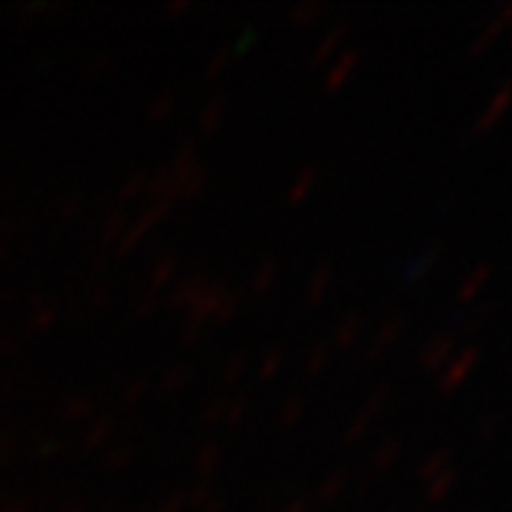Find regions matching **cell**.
<instances>
[{
  "mask_svg": "<svg viewBox=\"0 0 512 512\" xmlns=\"http://www.w3.org/2000/svg\"><path fill=\"white\" fill-rule=\"evenodd\" d=\"M171 205H174V200H154V205H148V211H143L131 225H126L123 237L117 239V256L131 254V251L148 237V231H151L157 222H163L165 217H168Z\"/></svg>",
  "mask_w": 512,
  "mask_h": 512,
  "instance_id": "6da1fadb",
  "label": "cell"
},
{
  "mask_svg": "<svg viewBox=\"0 0 512 512\" xmlns=\"http://www.w3.org/2000/svg\"><path fill=\"white\" fill-rule=\"evenodd\" d=\"M478 356H481L478 348H464V350H458V353H453V359L441 367L439 393H444V396H453L458 387L467 382V376L476 370Z\"/></svg>",
  "mask_w": 512,
  "mask_h": 512,
  "instance_id": "7a4b0ae2",
  "label": "cell"
},
{
  "mask_svg": "<svg viewBox=\"0 0 512 512\" xmlns=\"http://www.w3.org/2000/svg\"><path fill=\"white\" fill-rule=\"evenodd\" d=\"M228 293V285L220 282V279H208V285H205V291L200 293V299L188 308V316H185V322H194V325H202V322H208L214 311H217V305L222 302V296Z\"/></svg>",
  "mask_w": 512,
  "mask_h": 512,
  "instance_id": "3957f363",
  "label": "cell"
},
{
  "mask_svg": "<svg viewBox=\"0 0 512 512\" xmlns=\"http://www.w3.org/2000/svg\"><path fill=\"white\" fill-rule=\"evenodd\" d=\"M510 100H512V80H504L501 83V89L495 92V97L487 103V109L481 111V117L476 120V126H473V131L476 134H484V131H490V128L498 126V120L507 114V109H510Z\"/></svg>",
  "mask_w": 512,
  "mask_h": 512,
  "instance_id": "277c9868",
  "label": "cell"
},
{
  "mask_svg": "<svg viewBox=\"0 0 512 512\" xmlns=\"http://www.w3.org/2000/svg\"><path fill=\"white\" fill-rule=\"evenodd\" d=\"M359 60H362V55H359V49H345L342 55L336 57L333 63H330L328 69V77H325V89H328L330 94L339 92L345 83H348V77L353 72H356V66H359Z\"/></svg>",
  "mask_w": 512,
  "mask_h": 512,
  "instance_id": "5b68a950",
  "label": "cell"
},
{
  "mask_svg": "<svg viewBox=\"0 0 512 512\" xmlns=\"http://www.w3.org/2000/svg\"><path fill=\"white\" fill-rule=\"evenodd\" d=\"M205 285H208V279L202 274H191L185 276L183 282L171 291L168 296V305L174 308V311H188L197 299H200V293L205 291Z\"/></svg>",
  "mask_w": 512,
  "mask_h": 512,
  "instance_id": "8992f818",
  "label": "cell"
},
{
  "mask_svg": "<svg viewBox=\"0 0 512 512\" xmlns=\"http://www.w3.org/2000/svg\"><path fill=\"white\" fill-rule=\"evenodd\" d=\"M510 20H512V3H504V6L498 9V15H495V18L476 35L473 46H470V55H484V52H487V46L493 43L495 37L501 35V32L510 26Z\"/></svg>",
  "mask_w": 512,
  "mask_h": 512,
  "instance_id": "52a82bcc",
  "label": "cell"
},
{
  "mask_svg": "<svg viewBox=\"0 0 512 512\" xmlns=\"http://www.w3.org/2000/svg\"><path fill=\"white\" fill-rule=\"evenodd\" d=\"M453 350H456V342L453 336H436L427 342V348L421 350V367L424 370H441L453 359Z\"/></svg>",
  "mask_w": 512,
  "mask_h": 512,
  "instance_id": "ba28073f",
  "label": "cell"
},
{
  "mask_svg": "<svg viewBox=\"0 0 512 512\" xmlns=\"http://www.w3.org/2000/svg\"><path fill=\"white\" fill-rule=\"evenodd\" d=\"M404 325H407V316H390L387 322H384L382 328H379V333L373 336V342H370V348H367V359H379V356H384V350L390 348L399 336H402Z\"/></svg>",
  "mask_w": 512,
  "mask_h": 512,
  "instance_id": "9c48e42d",
  "label": "cell"
},
{
  "mask_svg": "<svg viewBox=\"0 0 512 512\" xmlns=\"http://www.w3.org/2000/svg\"><path fill=\"white\" fill-rule=\"evenodd\" d=\"M345 37H348V23H336L328 35H322V40H319V43H316V49H313V57H311L313 66L328 63L330 55L342 46V40H345Z\"/></svg>",
  "mask_w": 512,
  "mask_h": 512,
  "instance_id": "30bf717a",
  "label": "cell"
},
{
  "mask_svg": "<svg viewBox=\"0 0 512 512\" xmlns=\"http://www.w3.org/2000/svg\"><path fill=\"white\" fill-rule=\"evenodd\" d=\"M225 114H228V100H225V94H214L208 103H205V109L200 114V134H211V131H217L222 126V120H225Z\"/></svg>",
  "mask_w": 512,
  "mask_h": 512,
  "instance_id": "8fae6325",
  "label": "cell"
},
{
  "mask_svg": "<svg viewBox=\"0 0 512 512\" xmlns=\"http://www.w3.org/2000/svg\"><path fill=\"white\" fill-rule=\"evenodd\" d=\"M330 282H333V268L330 265H319L316 271L308 279V285H305V299H308V305H322L325 302V296L330 291Z\"/></svg>",
  "mask_w": 512,
  "mask_h": 512,
  "instance_id": "7c38bea8",
  "label": "cell"
},
{
  "mask_svg": "<svg viewBox=\"0 0 512 512\" xmlns=\"http://www.w3.org/2000/svg\"><path fill=\"white\" fill-rule=\"evenodd\" d=\"M319 180V168L316 165H305L299 174H296V180L288 188V205H302V202L311 197L313 185Z\"/></svg>",
  "mask_w": 512,
  "mask_h": 512,
  "instance_id": "4fadbf2b",
  "label": "cell"
},
{
  "mask_svg": "<svg viewBox=\"0 0 512 512\" xmlns=\"http://www.w3.org/2000/svg\"><path fill=\"white\" fill-rule=\"evenodd\" d=\"M490 276H493V265H478L473 268L470 274L461 279V285H458V302H470V299H476L478 291L490 282Z\"/></svg>",
  "mask_w": 512,
  "mask_h": 512,
  "instance_id": "5bb4252c",
  "label": "cell"
},
{
  "mask_svg": "<svg viewBox=\"0 0 512 512\" xmlns=\"http://www.w3.org/2000/svg\"><path fill=\"white\" fill-rule=\"evenodd\" d=\"M222 461V450L220 444H214V441H208V444H202L200 450H197V458H194V470H197V476L208 484L211 476L217 473V467H220Z\"/></svg>",
  "mask_w": 512,
  "mask_h": 512,
  "instance_id": "9a60e30c",
  "label": "cell"
},
{
  "mask_svg": "<svg viewBox=\"0 0 512 512\" xmlns=\"http://www.w3.org/2000/svg\"><path fill=\"white\" fill-rule=\"evenodd\" d=\"M174 276H177V256L174 254L157 256V262L151 265V274H148V279H151V293L168 288V285L174 282Z\"/></svg>",
  "mask_w": 512,
  "mask_h": 512,
  "instance_id": "2e32d148",
  "label": "cell"
},
{
  "mask_svg": "<svg viewBox=\"0 0 512 512\" xmlns=\"http://www.w3.org/2000/svg\"><path fill=\"white\" fill-rule=\"evenodd\" d=\"M456 478H458L456 467H447V470H441L436 478L424 481V495H427V501H430V504H439V501H444V498L450 495V490L456 487Z\"/></svg>",
  "mask_w": 512,
  "mask_h": 512,
  "instance_id": "e0dca14e",
  "label": "cell"
},
{
  "mask_svg": "<svg viewBox=\"0 0 512 512\" xmlns=\"http://www.w3.org/2000/svg\"><path fill=\"white\" fill-rule=\"evenodd\" d=\"M404 444L399 439H384L376 450H373V470H376V476L379 473H387V470H393L396 467V461L402 456Z\"/></svg>",
  "mask_w": 512,
  "mask_h": 512,
  "instance_id": "ac0fdd59",
  "label": "cell"
},
{
  "mask_svg": "<svg viewBox=\"0 0 512 512\" xmlns=\"http://www.w3.org/2000/svg\"><path fill=\"white\" fill-rule=\"evenodd\" d=\"M111 430H114V419L111 416H103V419H97L89 424V430L83 433V439H80V447L86 450V453H94V450H100L103 447V441L109 439Z\"/></svg>",
  "mask_w": 512,
  "mask_h": 512,
  "instance_id": "d6986e66",
  "label": "cell"
},
{
  "mask_svg": "<svg viewBox=\"0 0 512 512\" xmlns=\"http://www.w3.org/2000/svg\"><path fill=\"white\" fill-rule=\"evenodd\" d=\"M177 177V200H194L205 185V168H191L185 174H174Z\"/></svg>",
  "mask_w": 512,
  "mask_h": 512,
  "instance_id": "ffe728a7",
  "label": "cell"
},
{
  "mask_svg": "<svg viewBox=\"0 0 512 512\" xmlns=\"http://www.w3.org/2000/svg\"><path fill=\"white\" fill-rule=\"evenodd\" d=\"M362 325H365V319L359 316V313H350L342 319V325L336 330V345L339 348H353L356 342H359V336H362Z\"/></svg>",
  "mask_w": 512,
  "mask_h": 512,
  "instance_id": "44dd1931",
  "label": "cell"
},
{
  "mask_svg": "<svg viewBox=\"0 0 512 512\" xmlns=\"http://www.w3.org/2000/svg\"><path fill=\"white\" fill-rule=\"evenodd\" d=\"M441 251H444V245H433V248H430V251H424L419 259H413V262L407 265V282L413 285V282L424 279L427 271H430V268H433V265L441 259Z\"/></svg>",
  "mask_w": 512,
  "mask_h": 512,
  "instance_id": "7402d4cb",
  "label": "cell"
},
{
  "mask_svg": "<svg viewBox=\"0 0 512 512\" xmlns=\"http://www.w3.org/2000/svg\"><path fill=\"white\" fill-rule=\"evenodd\" d=\"M350 484V473L348 470H336V473H330L322 484H319V501L322 504H330V501H336L339 495L345 493V487Z\"/></svg>",
  "mask_w": 512,
  "mask_h": 512,
  "instance_id": "603a6c76",
  "label": "cell"
},
{
  "mask_svg": "<svg viewBox=\"0 0 512 512\" xmlns=\"http://www.w3.org/2000/svg\"><path fill=\"white\" fill-rule=\"evenodd\" d=\"M94 410L92 399H86V396H80V393H74V396H66L63 402H60V416L66 421H77V419H86L89 413Z\"/></svg>",
  "mask_w": 512,
  "mask_h": 512,
  "instance_id": "cb8c5ba5",
  "label": "cell"
},
{
  "mask_svg": "<svg viewBox=\"0 0 512 512\" xmlns=\"http://www.w3.org/2000/svg\"><path fill=\"white\" fill-rule=\"evenodd\" d=\"M57 322V308L52 302H35V311L29 316V330L32 333H46Z\"/></svg>",
  "mask_w": 512,
  "mask_h": 512,
  "instance_id": "d4e9b609",
  "label": "cell"
},
{
  "mask_svg": "<svg viewBox=\"0 0 512 512\" xmlns=\"http://www.w3.org/2000/svg\"><path fill=\"white\" fill-rule=\"evenodd\" d=\"M285 365V350L282 348H271L265 356H262V362H259V370H256V376H259V382H274L276 376H279V370Z\"/></svg>",
  "mask_w": 512,
  "mask_h": 512,
  "instance_id": "484cf974",
  "label": "cell"
},
{
  "mask_svg": "<svg viewBox=\"0 0 512 512\" xmlns=\"http://www.w3.org/2000/svg\"><path fill=\"white\" fill-rule=\"evenodd\" d=\"M322 3L319 0H302V3H296L291 6V12H288V20H291L293 26H311L313 20L322 15Z\"/></svg>",
  "mask_w": 512,
  "mask_h": 512,
  "instance_id": "4316f807",
  "label": "cell"
},
{
  "mask_svg": "<svg viewBox=\"0 0 512 512\" xmlns=\"http://www.w3.org/2000/svg\"><path fill=\"white\" fill-rule=\"evenodd\" d=\"M276 279V262L274 259H262V265L254 271V279H251V291L256 296H265V293L274 288Z\"/></svg>",
  "mask_w": 512,
  "mask_h": 512,
  "instance_id": "83f0119b",
  "label": "cell"
},
{
  "mask_svg": "<svg viewBox=\"0 0 512 512\" xmlns=\"http://www.w3.org/2000/svg\"><path fill=\"white\" fill-rule=\"evenodd\" d=\"M305 410H308V402H305V396L302 393H293L288 402L282 404V410H279V421H282V427H296L302 416H305Z\"/></svg>",
  "mask_w": 512,
  "mask_h": 512,
  "instance_id": "f1b7e54d",
  "label": "cell"
},
{
  "mask_svg": "<svg viewBox=\"0 0 512 512\" xmlns=\"http://www.w3.org/2000/svg\"><path fill=\"white\" fill-rule=\"evenodd\" d=\"M188 382H191V370L185 365H171L163 373V379H160V390H163V393H177V390H183Z\"/></svg>",
  "mask_w": 512,
  "mask_h": 512,
  "instance_id": "f546056e",
  "label": "cell"
},
{
  "mask_svg": "<svg viewBox=\"0 0 512 512\" xmlns=\"http://www.w3.org/2000/svg\"><path fill=\"white\" fill-rule=\"evenodd\" d=\"M450 467V450L444 447V450H436V453H430V456L421 461L419 467V476L424 481H430V478H436L441 470H447Z\"/></svg>",
  "mask_w": 512,
  "mask_h": 512,
  "instance_id": "4dcf8cb0",
  "label": "cell"
},
{
  "mask_svg": "<svg viewBox=\"0 0 512 512\" xmlns=\"http://www.w3.org/2000/svg\"><path fill=\"white\" fill-rule=\"evenodd\" d=\"M126 211L123 208H114L106 222H103V245H111V242H117V239L123 237V231H126Z\"/></svg>",
  "mask_w": 512,
  "mask_h": 512,
  "instance_id": "1f68e13d",
  "label": "cell"
},
{
  "mask_svg": "<svg viewBox=\"0 0 512 512\" xmlns=\"http://www.w3.org/2000/svg\"><path fill=\"white\" fill-rule=\"evenodd\" d=\"M134 456H137V450L131 444H117L114 450H109V456L103 458V464H106V470H126Z\"/></svg>",
  "mask_w": 512,
  "mask_h": 512,
  "instance_id": "d6a6232c",
  "label": "cell"
},
{
  "mask_svg": "<svg viewBox=\"0 0 512 512\" xmlns=\"http://www.w3.org/2000/svg\"><path fill=\"white\" fill-rule=\"evenodd\" d=\"M328 365H330V342H319V345L311 350V356H308L305 373H308V376H319V373H322Z\"/></svg>",
  "mask_w": 512,
  "mask_h": 512,
  "instance_id": "836d02e7",
  "label": "cell"
},
{
  "mask_svg": "<svg viewBox=\"0 0 512 512\" xmlns=\"http://www.w3.org/2000/svg\"><path fill=\"white\" fill-rule=\"evenodd\" d=\"M239 311V293L237 291H228L222 296V302L217 305V311L211 316V322H217V325H225V322H231L234 319V313Z\"/></svg>",
  "mask_w": 512,
  "mask_h": 512,
  "instance_id": "e575fe53",
  "label": "cell"
},
{
  "mask_svg": "<svg viewBox=\"0 0 512 512\" xmlns=\"http://www.w3.org/2000/svg\"><path fill=\"white\" fill-rule=\"evenodd\" d=\"M146 183H148V174H143V171L131 174L126 183H123V188L117 191V200L131 202L137 194H140V191H146Z\"/></svg>",
  "mask_w": 512,
  "mask_h": 512,
  "instance_id": "d590c367",
  "label": "cell"
},
{
  "mask_svg": "<svg viewBox=\"0 0 512 512\" xmlns=\"http://www.w3.org/2000/svg\"><path fill=\"white\" fill-rule=\"evenodd\" d=\"M191 168H197V146H194V143H185V146L177 151L171 171H174V174H185V171H191Z\"/></svg>",
  "mask_w": 512,
  "mask_h": 512,
  "instance_id": "8d00e7d4",
  "label": "cell"
},
{
  "mask_svg": "<svg viewBox=\"0 0 512 512\" xmlns=\"http://www.w3.org/2000/svg\"><path fill=\"white\" fill-rule=\"evenodd\" d=\"M245 410H248V402L239 396V399H231V402L225 404V416H222V424L228 427V430H237L239 421L245 419Z\"/></svg>",
  "mask_w": 512,
  "mask_h": 512,
  "instance_id": "74e56055",
  "label": "cell"
},
{
  "mask_svg": "<svg viewBox=\"0 0 512 512\" xmlns=\"http://www.w3.org/2000/svg\"><path fill=\"white\" fill-rule=\"evenodd\" d=\"M387 399H390V384H379V387H376V390H373V393L367 396V402H365V407H362V413L373 419V416H376V413L382 410L384 404H387Z\"/></svg>",
  "mask_w": 512,
  "mask_h": 512,
  "instance_id": "f35d334b",
  "label": "cell"
},
{
  "mask_svg": "<svg viewBox=\"0 0 512 512\" xmlns=\"http://www.w3.org/2000/svg\"><path fill=\"white\" fill-rule=\"evenodd\" d=\"M146 390H148V379L140 373V376H134V379L123 387V396H120V399H123L126 407H131V404H137L140 399H143V393H146Z\"/></svg>",
  "mask_w": 512,
  "mask_h": 512,
  "instance_id": "ab89813d",
  "label": "cell"
},
{
  "mask_svg": "<svg viewBox=\"0 0 512 512\" xmlns=\"http://www.w3.org/2000/svg\"><path fill=\"white\" fill-rule=\"evenodd\" d=\"M171 109H174V92H163L151 106H148L146 117L148 120H163V117L171 114Z\"/></svg>",
  "mask_w": 512,
  "mask_h": 512,
  "instance_id": "60d3db41",
  "label": "cell"
},
{
  "mask_svg": "<svg viewBox=\"0 0 512 512\" xmlns=\"http://www.w3.org/2000/svg\"><path fill=\"white\" fill-rule=\"evenodd\" d=\"M245 365H248V356H245V353H237V356H231V359H228V365H225V370H222V382L237 384L239 376L245 373Z\"/></svg>",
  "mask_w": 512,
  "mask_h": 512,
  "instance_id": "b9f144b4",
  "label": "cell"
},
{
  "mask_svg": "<svg viewBox=\"0 0 512 512\" xmlns=\"http://www.w3.org/2000/svg\"><path fill=\"white\" fill-rule=\"evenodd\" d=\"M231 55H234V49H231V46H220V49L211 55V60L205 63V77H217V74L225 69V63L231 60Z\"/></svg>",
  "mask_w": 512,
  "mask_h": 512,
  "instance_id": "7bdbcfd3",
  "label": "cell"
},
{
  "mask_svg": "<svg viewBox=\"0 0 512 512\" xmlns=\"http://www.w3.org/2000/svg\"><path fill=\"white\" fill-rule=\"evenodd\" d=\"M211 495H214V490H211V484H205V481H200L197 487H191L188 493H183L185 507H197V510H200L202 504H205V501H208Z\"/></svg>",
  "mask_w": 512,
  "mask_h": 512,
  "instance_id": "ee69618b",
  "label": "cell"
},
{
  "mask_svg": "<svg viewBox=\"0 0 512 512\" xmlns=\"http://www.w3.org/2000/svg\"><path fill=\"white\" fill-rule=\"evenodd\" d=\"M370 416H365V413H359L356 419L350 421L348 424V433H345V441L348 444H353V441H362L365 439V433H367V427H370Z\"/></svg>",
  "mask_w": 512,
  "mask_h": 512,
  "instance_id": "f6af8a7d",
  "label": "cell"
},
{
  "mask_svg": "<svg viewBox=\"0 0 512 512\" xmlns=\"http://www.w3.org/2000/svg\"><path fill=\"white\" fill-rule=\"evenodd\" d=\"M154 311H157V293L148 291L146 296H140V302H137V308H134V316H137V319H148Z\"/></svg>",
  "mask_w": 512,
  "mask_h": 512,
  "instance_id": "bcb514c9",
  "label": "cell"
},
{
  "mask_svg": "<svg viewBox=\"0 0 512 512\" xmlns=\"http://www.w3.org/2000/svg\"><path fill=\"white\" fill-rule=\"evenodd\" d=\"M225 404H228V399H217V402L208 404L205 413H202V424H217V421H222V416H225Z\"/></svg>",
  "mask_w": 512,
  "mask_h": 512,
  "instance_id": "7dc6e473",
  "label": "cell"
},
{
  "mask_svg": "<svg viewBox=\"0 0 512 512\" xmlns=\"http://www.w3.org/2000/svg\"><path fill=\"white\" fill-rule=\"evenodd\" d=\"M83 208V200L80 197H66L63 205H60V220H74Z\"/></svg>",
  "mask_w": 512,
  "mask_h": 512,
  "instance_id": "c3c4849f",
  "label": "cell"
},
{
  "mask_svg": "<svg viewBox=\"0 0 512 512\" xmlns=\"http://www.w3.org/2000/svg\"><path fill=\"white\" fill-rule=\"evenodd\" d=\"M200 333H202V325H194V322H185L183 330H180V342H183L185 348H191V345H197Z\"/></svg>",
  "mask_w": 512,
  "mask_h": 512,
  "instance_id": "681fc988",
  "label": "cell"
},
{
  "mask_svg": "<svg viewBox=\"0 0 512 512\" xmlns=\"http://www.w3.org/2000/svg\"><path fill=\"white\" fill-rule=\"evenodd\" d=\"M46 9H52V3H49V0H32V3H26V6L20 9V15H23V18H29V15H40V12H46Z\"/></svg>",
  "mask_w": 512,
  "mask_h": 512,
  "instance_id": "f907efd6",
  "label": "cell"
},
{
  "mask_svg": "<svg viewBox=\"0 0 512 512\" xmlns=\"http://www.w3.org/2000/svg\"><path fill=\"white\" fill-rule=\"evenodd\" d=\"M160 512H185V498L183 493H174L171 498H165Z\"/></svg>",
  "mask_w": 512,
  "mask_h": 512,
  "instance_id": "816d5d0a",
  "label": "cell"
},
{
  "mask_svg": "<svg viewBox=\"0 0 512 512\" xmlns=\"http://www.w3.org/2000/svg\"><path fill=\"white\" fill-rule=\"evenodd\" d=\"M111 63H114V57H111V55H94V57H92V72H94V74L109 72Z\"/></svg>",
  "mask_w": 512,
  "mask_h": 512,
  "instance_id": "f5cc1de1",
  "label": "cell"
},
{
  "mask_svg": "<svg viewBox=\"0 0 512 512\" xmlns=\"http://www.w3.org/2000/svg\"><path fill=\"white\" fill-rule=\"evenodd\" d=\"M0 512H29V501H23V498L3 501V504H0Z\"/></svg>",
  "mask_w": 512,
  "mask_h": 512,
  "instance_id": "db71d44e",
  "label": "cell"
},
{
  "mask_svg": "<svg viewBox=\"0 0 512 512\" xmlns=\"http://www.w3.org/2000/svg\"><path fill=\"white\" fill-rule=\"evenodd\" d=\"M200 512H225V498L222 495H211L200 507Z\"/></svg>",
  "mask_w": 512,
  "mask_h": 512,
  "instance_id": "11a10c76",
  "label": "cell"
},
{
  "mask_svg": "<svg viewBox=\"0 0 512 512\" xmlns=\"http://www.w3.org/2000/svg\"><path fill=\"white\" fill-rule=\"evenodd\" d=\"M188 9H191L188 0H171V3H165V15H185Z\"/></svg>",
  "mask_w": 512,
  "mask_h": 512,
  "instance_id": "9f6ffc18",
  "label": "cell"
},
{
  "mask_svg": "<svg viewBox=\"0 0 512 512\" xmlns=\"http://www.w3.org/2000/svg\"><path fill=\"white\" fill-rule=\"evenodd\" d=\"M109 296L111 291L103 285V288H94V296H92V305L94 308H106L109 305Z\"/></svg>",
  "mask_w": 512,
  "mask_h": 512,
  "instance_id": "6f0895ef",
  "label": "cell"
},
{
  "mask_svg": "<svg viewBox=\"0 0 512 512\" xmlns=\"http://www.w3.org/2000/svg\"><path fill=\"white\" fill-rule=\"evenodd\" d=\"M501 421H504V416H501V413H495L493 421H487V424H484V439H495V433H498Z\"/></svg>",
  "mask_w": 512,
  "mask_h": 512,
  "instance_id": "680465c9",
  "label": "cell"
},
{
  "mask_svg": "<svg viewBox=\"0 0 512 512\" xmlns=\"http://www.w3.org/2000/svg\"><path fill=\"white\" fill-rule=\"evenodd\" d=\"M282 512H311V507H308V501H305V498H296V501H291V504H288Z\"/></svg>",
  "mask_w": 512,
  "mask_h": 512,
  "instance_id": "91938a15",
  "label": "cell"
},
{
  "mask_svg": "<svg viewBox=\"0 0 512 512\" xmlns=\"http://www.w3.org/2000/svg\"><path fill=\"white\" fill-rule=\"evenodd\" d=\"M60 512H86V507L83 504H66Z\"/></svg>",
  "mask_w": 512,
  "mask_h": 512,
  "instance_id": "94428289",
  "label": "cell"
},
{
  "mask_svg": "<svg viewBox=\"0 0 512 512\" xmlns=\"http://www.w3.org/2000/svg\"><path fill=\"white\" fill-rule=\"evenodd\" d=\"M9 228H15V225H12L9 220H0V237H6V234H9Z\"/></svg>",
  "mask_w": 512,
  "mask_h": 512,
  "instance_id": "6125c7cd",
  "label": "cell"
}]
</instances>
